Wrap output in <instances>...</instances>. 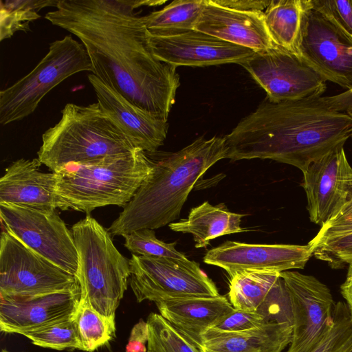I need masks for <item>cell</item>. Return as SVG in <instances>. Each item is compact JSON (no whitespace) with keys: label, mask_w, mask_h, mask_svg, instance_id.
Masks as SVG:
<instances>
[{"label":"cell","mask_w":352,"mask_h":352,"mask_svg":"<svg viewBox=\"0 0 352 352\" xmlns=\"http://www.w3.org/2000/svg\"><path fill=\"white\" fill-rule=\"evenodd\" d=\"M164 1L58 0L45 18L85 47L92 74L129 102L168 121L180 85L176 67L159 60L144 16L135 11Z\"/></svg>","instance_id":"cell-1"},{"label":"cell","mask_w":352,"mask_h":352,"mask_svg":"<svg viewBox=\"0 0 352 352\" xmlns=\"http://www.w3.org/2000/svg\"><path fill=\"white\" fill-rule=\"evenodd\" d=\"M351 134L352 118L312 96L280 102L266 98L224 138L232 161L270 159L302 172Z\"/></svg>","instance_id":"cell-2"},{"label":"cell","mask_w":352,"mask_h":352,"mask_svg":"<svg viewBox=\"0 0 352 352\" xmlns=\"http://www.w3.org/2000/svg\"><path fill=\"white\" fill-rule=\"evenodd\" d=\"M224 137L199 138L182 149L166 153L108 228L111 236L157 229L179 218L190 191L218 161L227 158Z\"/></svg>","instance_id":"cell-3"},{"label":"cell","mask_w":352,"mask_h":352,"mask_svg":"<svg viewBox=\"0 0 352 352\" xmlns=\"http://www.w3.org/2000/svg\"><path fill=\"white\" fill-rule=\"evenodd\" d=\"M61 118L42 135L37 153L42 164L56 173L70 164H89L135 148L98 102L67 103Z\"/></svg>","instance_id":"cell-4"},{"label":"cell","mask_w":352,"mask_h":352,"mask_svg":"<svg viewBox=\"0 0 352 352\" xmlns=\"http://www.w3.org/2000/svg\"><path fill=\"white\" fill-rule=\"evenodd\" d=\"M146 152H133L89 164H70L55 173L56 192L70 209L91 212L110 205L124 207L153 168Z\"/></svg>","instance_id":"cell-5"},{"label":"cell","mask_w":352,"mask_h":352,"mask_svg":"<svg viewBox=\"0 0 352 352\" xmlns=\"http://www.w3.org/2000/svg\"><path fill=\"white\" fill-rule=\"evenodd\" d=\"M72 232L78 253L79 303L115 318L128 287L129 259L116 248L108 230L90 215L74 224Z\"/></svg>","instance_id":"cell-6"},{"label":"cell","mask_w":352,"mask_h":352,"mask_svg":"<svg viewBox=\"0 0 352 352\" xmlns=\"http://www.w3.org/2000/svg\"><path fill=\"white\" fill-rule=\"evenodd\" d=\"M92 71L80 42L71 35L53 41L29 74L0 91V124L6 125L29 116L45 95L63 80L75 74Z\"/></svg>","instance_id":"cell-7"},{"label":"cell","mask_w":352,"mask_h":352,"mask_svg":"<svg viewBox=\"0 0 352 352\" xmlns=\"http://www.w3.org/2000/svg\"><path fill=\"white\" fill-rule=\"evenodd\" d=\"M129 284L138 302L219 295L195 261L132 254Z\"/></svg>","instance_id":"cell-8"},{"label":"cell","mask_w":352,"mask_h":352,"mask_svg":"<svg viewBox=\"0 0 352 352\" xmlns=\"http://www.w3.org/2000/svg\"><path fill=\"white\" fill-rule=\"evenodd\" d=\"M78 285L76 276L30 248L4 227L0 239V294L37 296Z\"/></svg>","instance_id":"cell-9"},{"label":"cell","mask_w":352,"mask_h":352,"mask_svg":"<svg viewBox=\"0 0 352 352\" xmlns=\"http://www.w3.org/2000/svg\"><path fill=\"white\" fill-rule=\"evenodd\" d=\"M1 225L30 248L76 276L78 253L72 232L56 212L0 204Z\"/></svg>","instance_id":"cell-10"},{"label":"cell","mask_w":352,"mask_h":352,"mask_svg":"<svg viewBox=\"0 0 352 352\" xmlns=\"http://www.w3.org/2000/svg\"><path fill=\"white\" fill-rule=\"evenodd\" d=\"M274 102L322 96L326 81L297 56L279 47L255 52L240 64Z\"/></svg>","instance_id":"cell-11"},{"label":"cell","mask_w":352,"mask_h":352,"mask_svg":"<svg viewBox=\"0 0 352 352\" xmlns=\"http://www.w3.org/2000/svg\"><path fill=\"white\" fill-rule=\"evenodd\" d=\"M280 275L292 314V338L287 352H309L333 320L335 304L330 289L311 275L289 270Z\"/></svg>","instance_id":"cell-12"},{"label":"cell","mask_w":352,"mask_h":352,"mask_svg":"<svg viewBox=\"0 0 352 352\" xmlns=\"http://www.w3.org/2000/svg\"><path fill=\"white\" fill-rule=\"evenodd\" d=\"M302 173L309 219L322 226L336 217L346 202L352 167L344 146L311 163Z\"/></svg>","instance_id":"cell-13"},{"label":"cell","mask_w":352,"mask_h":352,"mask_svg":"<svg viewBox=\"0 0 352 352\" xmlns=\"http://www.w3.org/2000/svg\"><path fill=\"white\" fill-rule=\"evenodd\" d=\"M153 54L160 60L173 65L204 67L225 63L241 64L254 51L192 30L172 35L149 33Z\"/></svg>","instance_id":"cell-14"},{"label":"cell","mask_w":352,"mask_h":352,"mask_svg":"<svg viewBox=\"0 0 352 352\" xmlns=\"http://www.w3.org/2000/svg\"><path fill=\"white\" fill-rule=\"evenodd\" d=\"M300 58L326 82L346 89L352 86V45L313 8L305 21Z\"/></svg>","instance_id":"cell-15"},{"label":"cell","mask_w":352,"mask_h":352,"mask_svg":"<svg viewBox=\"0 0 352 352\" xmlns=\"http://www.w3.org/2000/svg\"><path fill=\"white\" fill-rule=\"evenodd\" d=\"M313 255L307 245L253 244L226 241L208 250L203 261L232 276L243 270L282 272L303 269Z\"/></svg>","instance_id":"cell-16"},{"label":"cell","mask_w":352,"mask_h":352,"mask_svg":"<svg viewBox=\"0 0 352 352\" xmlns=\"http://www.w3.org/2000/svg\"><path fill=\"white\" fill-rule=\"evenodd\" d=\"M80 285L54 293L29 296L0 294V330L22 334L74 316L80 299Z\"/></svg>","instance_id":"cell-17"},{"label":"cell","mask_w":352,"mask_h":352,"mask_svg":"<svg viewBox=\"0 0 352 352\" xmlns=\"http://www.w3.org/2000/svg\"><path fill=\"white\" fill-rule=\"evenodd\" d=\"M38 158L19 159L10 164L0 179V204L47 210H68V204L57 193L55 173L41 170Z\"/></svg>","instance_id":"cell-18"},{"label":"cell","mask_w":352,"mask_h":352,"mask_svg":"<svg viewBox=\"0 0 352 352\" xmlns=\"http://www.w3.org/2000/svg\"><path fill=\"white\" fill-rule=\"evenodd\" d=\"M97 102L133 146L154 153L164 144L168 123L135 106L93 74L88 75Z\"/></svg>","instance_id":"cell-19"},{"label":"cell","mask_w":352,"mask_h":352,"mask_svg":"<svg viewBox=\"0 0 352 352\" xmlns=\"http://www.w3.org/2000/svg\"><path fill=\"white\" fill-rule=\"evenodd\" d=\"M195 30L255 52L278 47L269 34L263 12L232 10L217 6L210 0H206Z\"/></svg>","instance_id":"cell-20"},{"label":"cell","mask_w":352,"mask_h":352,"mask_svg":"<svg viewBox=\"0 0 352 352\" xmlns=\"http://www.w3.org/2000/svg\"><path fill=\"white\" fill-rule=\"evenodd\" d=\"M160 314L199 349L202 336L234 309L221 295L160 300Z\"/></svg>","instance_id":"cell-21"},{"label":"cell","mask_w":352,"mask_h":352,"mask_svg":"<svg viewBox=\"0 0 352 352\" xmlns=\"http://www.w3.org/2000/svg\"><path fill=\"white\" fill-rule=\"evenodd\" d=\"M292 332L290 323L269 322L241 332L204 333L202 347L212 352H282Z\"/></svg>","instance_id":"cell-22"},{"label":"cell","mask_w":352,"mask_h":352,"mask_svg":"<svg viewBox=\"0 0 352 352\" xmlns=\"http://www.w3.org/2000/svg\"><path fill=\"white\" fill-rule=\"evenodd\" d=\"M244 216L229 211L224 204L212 206L205 201L192 208L186 219L168 226L175 232L191 234L195 248H201L217 237L246 231L241 227Z\"/></svg>","instance_id":"cell-23"},{"label":"cell","mask_w":352,"mask_h":352,"mask_svg":"<svg viewBox=\"0 0 352 352\" xmlns=\"http://www.w3.org/2000/svg\"><path fill=\"white\" fill-rule=\"evenodd\" d=\"M312 8V0L271 1L263 15L274 44L300 58L305 21Z\"/></svg>","instance_id":"cell-24"},{"label":"cell","mask_w":352,"mask_h":352,"mask_svg":"<svg viewBox=\"0 0 352 352\" xmlns=\"http://www.w3.org/2000/svg\"><path fill=\"white\" fill-rule=\"evenodd\" d=\"M280 272L243 270L230 276V302L234 309L257 311L280 278Z\"/></svg>","instance_id":"cell-25"},{"label":"cell","mask_w":352,"mask_h":352,"mask_svg":"<svg viewBox=\"0 0 352 352\" xmlns=\"http://www.w3.org/2000/svg\"><path fill=\"white\" fill-rule=\"evenodd\" d=\"M206 0H177L144 16L151 34L172 35L195 30Z\"/></svg>","instance_id":"cell-26"},{"label":"cell","mask_w":352,"mask_h":352,"mask_svg":"<svg viewBox=\"0 0 352 352\" xmlns=\"http://www.w3.org/2000/svg\"><path fill=\"white\" fill-rule=\"evenodd\" d=\"M75 319L81 351L93 352L116 336L115 318L102 316L88 305L79 303Z\"/></svg>","instance_id":"cell-27"},{"label":"cell","mask_w":352,"mask_h":352,"mask_svg":"<svg viewBox=\"0 0 352 352\" xmlns=\"http://www.w3.org/2000/svg\"><path fill=\"white\" fill-rule=\"evenodd\" d=\"M58 0L1 1L0 40L11 37L16 31L29 29V23L40 18L38 11L55 7Z\"/></svg>","instance_id":"cell-28"},{"label":"cell","mask_w":352,"mask_h":352,"mask_svg":"<svg viewBox=\"0 0 352 352\" xmlns=\"http://www.w3.org/2000/svg\"><path fill=\"white\" fill-rule=\"evenodd\" d=\"M149 352H201L160 314L151 313L146 320Z\"/></svg>","instance_id":"cell-29"},{"label":"cell","mask_w":352,"mask_h":352,"mask_svg":"<svg viewBox=\"0 0 352 352\" xmlns=\"http://www.w3.org/2000/svg\"><path fill=\"white\" fill-rule=\"evenodd\" d=\"M309 352H352V318L346 302L335 305L331 323Z\"/></svg>","instance_id":"cell-30"},{"label":"cell","mask_w":352,"mask_h":352,"mask_svg":"<svg viewBox=\"0 0 352 352\" xmlns=\"http://www.w3.org/2000/svg\"><path fill=\"white\" fill-rule=\"evenodd\" d=\"M21 335L30 340L34 344L43 348L58 351L80 350V348L75 314L68 319L24 332Z\"/></svg>","instance_id":"cell-31"},{"label":"cell","mask_w":352,"mask_h":352,"mask_svg":"<svg viewBox=\"0 0 352 352\" xmlns=\"http://www.w3.org/2000/svg\"><path fill=\"white\" fill-rule=\"evenodd\" d=\"M124 246L133 254L186 260L185 254L175 249L176 242L166 243L158 239L152 229L143 228L125 236Z\"/></svg>","instance_id":"cell-32"},{"label":"cell","mask_w":352,"mask_h":352,"mask_svg":"<svg viewBox=\"0 0 352 352\" xmlns=\"http://www.w3.org/2000/svg\"><path fill=\"white\" fill-rule=\"evenodd\" d=\"M312 5L352 45V0H312Z\"/></svg>","instance_id":"cell-33"},{"label":"cell","mask_w":352,"mask_h":352,"mask_svg":"<svg viewBox=\"0 0 352 352\" xmlns=\"http://www.w3.org/2000/svg\"><path fill=\"white\" fill-rule=\"evenodd\" d=\"M313 255L334 268L352 263V234L308 244Z\"/></svg>","instance_id":"cell-34"},{"label":"cell","mask_w":352,"mask_h":352,"mask_svg":"<svg viewBox=\"0 0 352 352\" xmlns=\"http://www.w3.org/2000/svg\"><path fill=\"white\" fill-rule=\"evenodd\" d=\"M269 322L263 315L257 311H247L233 309L232 311L204 333L241 332L259 327Z\"/></svg>","instance_id":"cell-35"},{"label":"cell","mask_w":352,"mask_h":352,"mask_svg":"<svg viewBox=\"0 0 352 352\" xmlns=\"http://www.w3.org/2000/svg\"><path fill=\"white\" fill-rule=\"evenodd\" d=\"M351 234H352V215L337 217L321 226L317 234L308 244H314L328 239Z\"/></svg>","instance_id":"cell-36"},{"label":"cell","mask_w":352,"mask_h":352,"mask_svg":"<svg viewBox=\"0 0 352 352\" xmlns=\"http://www.w3.org/2000/svg\"><path fill=\"white\" fill-rule=\"evenodd\" d=\"M148 332L146 322L140 319L132 328L126 352H146V343L148 342Z\"/></svg>","instance_id":"cell-37"},{"label":"cell","mask_w":352,"mask_h":352,"mask_svg":"<svg viewBox=\"0 0 352 352\" xmlns=\"http://www.w3.org/2000/svg\"><path fill=\"white\" fill-rule=\"evenodd\" d=\"M213 3L239 11L264 12L271 1L263 0H210Z\"/></svg>","instance_id":"cell-38"},{"label":"cell","mask_w":352,"mask_h":352,"mask_svg":"<svg viewBox=\"0 0 352 352\" xmlns=\"http://www.w3.org/2000/svg\"><path fill=\"white\" fill-rule=\"evenodd\" d=\"M322 98L331 109L352 118V86L340 94Z\"/></svg>","instance_id":"cell-39"},{"label":"cell","mask_w":352,"mask_h":352,"mask_svg":"<svg viewBox=\"0 0 352 352\" xmlns=\"http://www.w3.org/2000/svg\"><path fill=\"white\" fill-rule=\"evenodd\" d=\"M340 291L352 318V263L349 265L347 275L344 282L340 286Z\"/></svg>","instance_id":"cell-40"},{"label":"cell","mask_w":352,"mask_h":352,"mask_svg":"<svg viewBox=\"0 0 352 352\" xmlns=\"http://www.w3.org/2000/svg\"><path fill=\"white\" fill-rule=\"evenodd\" d=\"M348 215H352V175L349 182V192L346 202L336 217Z\"/></svg>","instance_id":"cell-41"},{"label":"cell","mask_w":352,"mask_h":352,"mask_svg":"<svg viewBox=\"0 0 352 352\" xmlns=\"http://www.w3.org/2000/svg\"><path fill=\"white\" fill-rule=\"evenodd\" d=\"M201 352H212V351H209V350H208V349H205V348H204V347H201Z\"/></svg>","instance_id":"cell-42"},{"label":"cell","mask_w":352,"mask_h":352,"mask_svg":"<svg viewBox=\"0 0 352 352\" xmlns=\"http://www.w3.org/2000/svg\"><path fill=\"white\" fill-rule=\"evenodd\" d=\"M1 352H12V351H8L7 349H2Z\"/></svg>","instance_id":"cell-43"},{"label":"cell","mask_w":352,"mask_h":352,"mask_svg":"<svg viewBox=\"0 0 352 352\" xmlns=\"http://www.w3.org/2000/svg\"><path fill=\"white\" fill-rule=\"evenodd\" d=\"M351 138H352V134H351Z\"/></svg>","instance_id":"cell-44"},{"label":"cell","mask_w":352,"mask_h":352,"mask_svg":"<svg viewBox=\"0 0 352 352\" xmlns=\"http://www.w3.org/2000/svg\"><path fill=\"white\" fill-rule=\"evenodd\" d=\"M147 352H149V351H147Z\"/></svg>","instance_id":"cell-45"}]
</instances>
